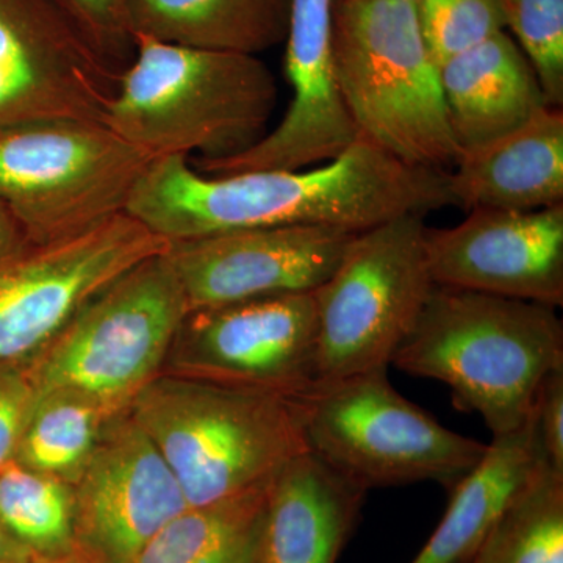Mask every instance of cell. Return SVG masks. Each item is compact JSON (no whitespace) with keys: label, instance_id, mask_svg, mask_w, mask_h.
Here are the masks:
<instances>
[{"label":"cell","instance_id":"1","mask_svg":"<svg viewBox=\"0 0 563 563\" xmlns=\"http://www.w3.org/2000/svg\"><path fill=\"white\" fill-rule=\"evenodd\" d=\"M454 206L448 173L415 168L358 139L313 168L209 176L190 158H154L125 213L166 242L277 225H328L368 231L404 214Z\"/></svg>","mask_w":563,"mask_h":563},{"label":"cell","instance_id":"19","mask_svg":"<svg viewBox=\"0 0 563 563\" xmlns=\"http://www.w3.org/2000/svg\"><path fill=\"white\" fill-rule=\"evenodd\" d=\"M440 84L462 152L515 131L550 107L531 63L506 31L444 63Z\"/></svg>","mask_w":563,"mask_h":563},{"label":"cell","instance_id":"16","mask_svg":"<svg viewBox=\"0 0 563 563\" xmlns=\"http://www.w3.org/2000/svg\"><path fill=\"white\" fill-rule=\"evenodd\" d=\"M433 284L561 307L563 203L548 209L470 210L448 229H426Z\"/></svg>","mask_w":563,"mask_h":563},{"label":"cell","instance_id":"13","mask_svg":"<svg viewBox=\"0 0 563 563\" xmlns=\"http://www.w3.org/2000/svg\"><path fill=\"white\" fill-rule=\"evenodd\" d=\"M335 0H290L285 76L291 101L279 125L239 154L191 158L196 172L221 174L312 168L335 161L361 139L344 102L332 46Z\"/></svg>","mask_w":563,"mask_h":563},{"label":"cell","instance_id":"3","mask_svg":"<svg viewBox=\"0 0 563 563\" xmlns=\"http://www.w3.org/2000/svg\"><path fill=\"white\" fill-rule=\"evenodd\" d=\"M103 124L152 157L239 154L265 135L277 102L257 55L192 49L135 36Z\"/></svg>","mask_w":563,"mask_h":563},{"label":"cell","instance_id":"11","mask_svg":"<svg viewBox=\"0 0 563 563\" xmlns=\"http://www.w3.org/2000/svg\"><path fill=\"white\" fill-rule=\"evenodd\" d=\"M168 358L181 376L299 398L318 383L313 291L192 310Z\"/></svg>","mask_w":563,"mask_h":563},{"label":"cell","instance_id":"4","mask_svg":"<svg viewBox=\"0 0 563 563\" xmlns=\"http://www.w3.org/2000/svg\"><path fill=\"white\" fill-rule=\"evenodd\" d=\"M129 412L168 463L190 507L261 487L309 451L295 401L274 393L158 376Z\"/></svg>","mask_w":563,"mask_h":563},{"label":"cell","instance_id":"6","mask_svg":"<svg viewBox=\"0 0 563 563\" xmlns=\"http://www.w3.org/2000/svg\"><path fill=\"white\" fill-rule=\"evenodd\" d=\"M292 401L307 450L366 492L415 483L451 490L487 450L404 398L387 369L320 380Z\"/></svg>","mask_w":563,"mask_h":563},{"label":"cell","instance_id":"17","mask_svg":"<svg viewBox=\"0 0 563 563\" xmlns=\"http://www.w3.org/2000/svg\"><path fill=\"white\" fill-rule=\"evenodd\" d=\"M365 488L310 451L269 483L261 563H336L354 532Z\"/></svg>","mask_w":563,"mask_h":563},{"label":"cell","instance_id":"15","mask_svg":"<svg viewBox=\"0 0 563 563\" xmlns=\"http://www.w3.org/2000/svg\"><path fill=\"white\" fill-rule=\"evenodd\" d=\"M117 84L49 0H0V131L46 120L103 124Z\"/></svg>","mask_w":563,"mask_h":563},{"label":"cell","instance_id":"33","mask_svg":"<svg viewBox=\"0 0 563 563\" xmlns=\"http://www.w3.org/2000/svg\"><path fill=\"white\" fill-rule=\"evenodd\" d=\"M38 563H88V562H85L84 559H80V558H70V559H66V561H60V562H38Z\"/></svg>","mask_w":563,"mask_h":563},{"label":"cell","instance_id":"18","mask_svg":"<svg viewBox=\"0 0 563 563\" xmlns=\"http://www.w3.org/2000/svg\"><path fill=\"white\" fill-rule=\"evenodd\" d=\"M448 185L466 210L529 211L563 203V113L544 107L531 120L463 151Z\"/></svg>","mask_w":563,"mask_h":563},{"label":"cell","instance_id":"9","mask_svg":"<svg viewBox=\"0 0 563 563\" xmlns=\"http://www.w3.org/2000/svg\"><path fill=\"white\" fill-rule=\"evenodd\" d=\"M420 214L355 233L328 280L313 291L318 383L387 369L431 298Z\"/></svg>","mask_w":563,"mask_h":563},{"label":"cell","instance_id":"30","mask_svg":"<svg viewBox=\"0 0 563 563\" xmlns=\"http://www.w3.org/2000/svg\"><path fill=\"white\" fill-rule=\"evenodd\" d=\"M533 422L548 465L563 474V368L543 380L533 406Z\"/></svg>","mask_w":563,"mask_h":563},{"label":"cell","instance_id":"21","mask_svg":"<svg viewBox=\"0 0 563 563\" xmlns=\"http://www.w3.org/2000/svg\"><path fill=\"white\" fill-rule=\"evenodd\" d=\"M135 36L257 55L285 41L290 0H128Z\"/></svg>","mask_w":563,"mask_h":563},{"label":"cell","instance_id":"28","mask_svg":"<svg viewBox=\"0 0 563 563\" xmlns=\"http://www.w3.org/2000/svg\"><path fill=\"white\" fill-rule=\"evenodd\" d=\"M49 3L117 79L131 66L136 46L128 0H49Z\"/></svg>","mask_w":563,"mask_h":563},{"label":"cell","instance_id":"14","mask_svg":"<svg viewBox=\"0 0 563 563\" xmlns=\"http://www.w3.org/2000/svg\"><path fill=\"white\" fill-rule=\"evenodd\" d=\"M355 233L328 225H277L169 243L188 312L312 292L335 272Z\"/></svg>","mask_w":563,"mask_h":563},{"label":"cell","instance_id":"29","mask_svg":"<svg viewBox=\"0 0 563 563\" xmlns=\"http://www.w3.org/2000/svg\"><path fill=\"white\" fill-rule=\"evenodd\" d=\"M36 390L27 368L0 365V470L14 461Z\"/></svg>","mask_w":563,"mask_h":563},{"label":"cell","instance_id":"5","mask_svg":"<svg viewBox=\"0 0 563 563\" xmlns=\"http://www.w3.org/2000/svg\"><path fill=\"white\" fill-rule=\"evenodd\" d=\"M332 46L361 139L415 168H453L462 151L415 2L335 0Z\"/></svg>","mask_w":563,"mask_h":563},{"label":"cell","instance_id":"32","mask_svg":"<svg viewBox=\"0 0 563 563\" xmlns=\"http://www.w3.org/2000/svg\"><path fill=\"white\" fill-rule=\"evenodd\" d=\"M0 563H38L33 555L0 526Z\"/></svg>","mask_w":563,"mask_h":563},{"label":"cell","instance_id":"8","mask_svg":"<svg viewBox=\"0 0 563 563\" xmlns=\"http://www.w3.org/2000/svg\"><path fill=\"white\" fill-rule=\"evenodd\" d=\"M101 122L46 120L0 131V202L31 244L125 213L154 161Z\"/></svg>","mask_w":563,"mask_h":563},{"label":"cell","instance_id":"24","mask_svg":"<svg viewBox=\"0 0 563 563\" xmlns=\"http://www.w3.org/2000/svg\"><path fill=\"white\" fill-rule=\"evenodd\" d=\"M0 526L36 562L76 558L73 485L11 462L0 470Z\"/></svg>","mask_w":563,"mask_h":563},{"label":"cell","instance_id":"2","mask_svg":"<svg viewBox=\"0 0 563 563\" xmlns=\"http://www.w3.org/2000/svg\"><path fill=\"white\" fill-rule=\"evenodd\" d=\"M391 365L446 384L459 409L506 435L532 420L543 380L563 368L562 320L555 307L435 285Z\"/></svg>","mask_w":563,"mask_h":563},{"label":"cell","instance_id":"12","mask_svg":"<svg viewBox=\"0 0 563 563\" xmlns=\"http://www.w3.org/2000/svg\"><path fill=\"white\" fill-rule=\"evenodd\" d=\"M77 558L135 563L188 503L168 463L129 409L111 417L73 485Z\"/></svg>","mask_w":563,"mask_h":563},{"label":"cell","instance_id":"7","mask_svg":"<svg viewBox=\"0 0 563 563\" xmlns=\"http://www.w3.org/2000/svg\"><path fill=\"white\" fill-rule=\"evenodd\" d=\"M188 307L166 251L91 299L27 366L36 395L70 391L129 409L168 361Z\"/></svg>","mask_w":563,"mask_h":563},{"label":"cell","instance_id":"31","mask_svg":"<svg viewBox=\"0 0 563 563\" xmlns=\"http://www.w3.org/2000/svg\"><path fill=\"white\" fill-rule=\"evenodd\" d=\"M31 246L27 235L11 211L0 202V266Z\"/></svg>","mask_w":563,"mask_h":563},{"label":"cell","instance_id":"23","mask_svg":"<svg viewBox=\"0 0 563 563\" xmlns=\"http://www.w3.org/2000/svg\"><path fill=\"white\" fill-rule=\"evenodd\" d=\"M117 413L77 393L36 395L13 462L74 485Z\"/></svg>","mask_w":563,"mask_h":563},{"label":"cell","instance_id":"10","mask_svg":"<svg viewBox=\"0 0 563 563\" xmlns=\"http://www.w3.org/2000/svg\"><path fill=\"white\" fill-rule=\"evenodd\" d=\"M168 246L120 213L68 239L25 247L0 266V365L35 361L95 296Z\"/></svg>","mask_w":563,"mask_h":563},{"label":"cell","instance_id":"20","mask_svg":"<svg viewBox=\"0 0 563 563\" xmlns=\"http://www.w3.org/2000/svg\"><path fill=\"white\" fill-rule=\"evenodd\" d=\"M547 462L532 420L493 437L476 465L451 488L442 521L410 563H468L517 493Z\"/></svg>","mask_w":563,"mask_h":563},{"label":"cell","instance_id":"22","mask_svg":"<svg viewBox=\"0 0 563 563\" xmlns=\"http://www.w3.org/2000/svg\"><path fill=\"white\" fill-rule=\"evenodd\" d=\"M269 483L224 501L188 507L135 563H261Z\"/></svg>","mask_w":563,"mask_h":563},{"label":"cell","instance_id":"25","mask_svg":"<svg viewBox=\"0 0 563 563\" xmlns=\"http://www.w3.org/2000/svg\"><path fill=\"white\" fill-rule=\"evenodd\" d=\"M468 563H563V474L543 462Z\"/></svg>","mask_w":563,"mask_h":563},{"label":"cell","instance_id":"26","mask_svg":"<svg viewBox=\"0 0 563 563\" xmlns=\"http://www.w3.org/2000/svg\"><path fill=\"white\" fill-rule=\"evenodd\" d=\"M415 9L422 40L439 69L506 31L503 0H417Z\"/></svg>","mask_w":563,"mask_h":563},{"label":"cell","instance_id":"27","mask_svg":"<svg viewBox=\"0 0 563 563\" xmlns=\"http://www.w3.org/2000/svg\"><path fill=\"white\" fill-rule=\"evenodd\" d=\"M506 29L531 63L544 99L563 102V0H503Z\"/></svg>","mask_w":563,"mask_h":563},{"label":"cell","instance_id":"34","mask_svg":"<svg viewBox=\"0 0 563 563\" xmlns=\"http://www.w3.org/2000/svg\"><path fill=\"white\" fill-rule=\"evenodd\" d=\"M404 2H417V0H404Z\"/></svg>","mask_w":563,"mask_h":563}]
</instances>
